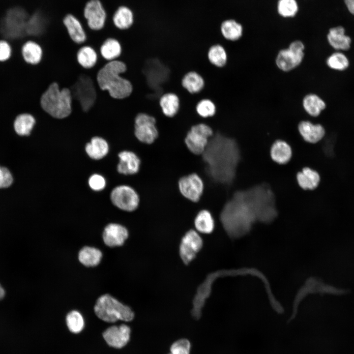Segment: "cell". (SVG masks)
Here are the masks:
<instances>
[{
	"label": "cell",
	"instance_id": "cell-42",
	"mask_svg": "<svg viewBox=\"0 0 354 354\" xmlns=\"http://www.w3.org/2000/svg\"><path fill=\"white\" fill-rule=\"evenodd\" d=\"M12 48L9 43L5 40H0V61L8 60L11 57Z\"/></svg>",
	"mask_w": 354,
	"mask_h": 354
},
{
	"label": "cell",
	"instance_id": "cell-44",
	"mask_svg": "<svg viewBox=\"0 0 354 354\" xmlns=\"http://www.w3.org/2000/svg\"><path fill=\"white\" fill-rule=\"evenodd\" d=\"M5 292L2 287L0 284V300L2 299L4 296Z\"/></svg>",
	"mask_w": 354,
	"mask_h": 354
},
{
	"label": "cell",
	"instance_id": "cell-18",
	"mask_svg": "<svg viewBox=\"0 0 354 354\" xmlns=\"http://www.w3.org/2000/svg\"><path fill=\"white\" fill-rule=\"evenodd\" d=\"M114 27L121 31L128 30L134 23V14L128 6L121 4L114 10L110 18Z\"/></svg>",
	"mask_w": 354,
	"mask_h": 354
},
{
	"label": "cell",
	"instance_id": "cell-4",
	"mask_svg": "<svg viewBox=\"0 0 354 354\" xmlns=\"http://www.w3.org/2000/svg\"><path fill=\"white\" fill-rule=\"evenodd\" d=\"M72 102L70 89L60 88L57 82L49 86L40 100L43 110L51 117L58 119L65 118L70 115Z\"/></svg>",
	"mask_w": 354,
	"mask_h": 354
},
{
	"label": "cell",
	"instance_id": "cell-14",
	"mask_svg": "<svg viewBox=\"0 0 354 354\" xmlns=\"http://www.w3.org/2000/svg\"><path fill=\"white\" fill-rule=\"evenodd\" d=\"M202 246L203 240L198 233L193 230L188 231L182 237L179 247L180 256L184 264H189Z\"/></svg>",
	"mask_w": 354,
	"mask_h": 354
},
{
	"label": "cell",
	"instance_id": "cell-2",
	"mask_svg": "<svg viewBox=\"0 0 354 354\" xmlns=\"http://www.w3.org/2000/svg\"><path fill=\"white\" fill-rule=\"evenodd\" d=\"M220 220L232 238H239L248 234L257 221L254 208L240 190L235 191L224 205Z\"/></svg>",
	"mask_w": 354,
	"mask_h": 354
},
{
	"label": "cell",
	"instance_id": "cell-40",
	"mask_svg": "<svg viewBox=\"0 0 354 354\" xmlns=\"http://www.w3.org/2000/svg\"><path fill=\"white\" fill-rule=\"evenodd\" d=\"M88 185L94 191H100L106 186V180L100 175L95 174L91 176L88 179Z\"/></svg>",
	"mask_w": 354,
	"mask_h": 354
},
{
	"label": "cell",
	"instance_id": "cell-34",
	"mask_svg": "<svg viewBox=\"0 0 354 354\" xmlns=\"http://www.w3.org/2000/svg\"><path fill=\"white\" fill-rule=\"evenodd\" d=\"M194 225L201 233H211L214 228V221L210 211L206 209L200 210L195 217Z\"/></svg>",
	"mask_w": 354,
	"mask_h": 354
},
{
	"label": "cell",
	"instance_id": "cell-20",
	"mask_svg": "<svg viewBox=\"0 0 354 354\" xmlns=\"http://www.w3.org/2000/svg\"><path fill=\"white\" fill-rule=\"evenodd\" d=\"M119 161L117 170L120 174L125 175L137 173L141 165V160L138 155L131 151L123 150L118 154Z\"/></svg>",
	"mask_w": 354,
	"mask_h": 354
},
{
	"label": "cell",
	"instance_id": "cell-24",
	"mask_svg": "<svg viewBox=\"0 0 354 354\" xmlns=\"http://www.w3.org/2000/svg\"><path fill=\"white\" fill-rule=\"evenodd\" d=\"M270 156L274 162L280 165H284L291 160L292 156V149L287 142L278 139L271 145Z\"/></svg>",
	"mask_w": 354,
	"mask_h": 354
},
{
	"label": "cell",
	"instance_id": "cell-12",
	"mask_svg": "<svg viewBox=\"0 0 354 354\" xmlns=\"http://www.w3.org/2000/svg\"><path fill=\"white\" fill-rule=\"evenodd\" d=\"M178 187L184 197L196 203L200 200L203 193L204 184L198 174L192 173L181 177L178 180Z\"/></svg>",
	"mask_w": 354,
	"mask_h": 354
},
{
	"label": "cell",
	"instance_id": "cell-35",
	"mask_svg": "<svg viewBox=\"0 0 354 354\" xmlns=\"http://www.w3.org/2000/svg\"><path fill=\"white\" fill-rule=\"evenodd\" d=\"M276 10L278 14L283 18H293L298 12V3L296 0H278Z\"/></svg>",
	"mask_w": 354,
	"mask_h": 354
},
{
	"label": "cell",
	"instance_id": "cell-31",
	"mask_svg": "<svg viewBox=\"0 0 354 354\" xmlns=\"http://www.w3.org/2000/svg\"><path fill=\"white\" fill-rule=\"evenodd\" d=\"M181 85L188 92L196 94L200 92L205 86L202 76L195 71H190L183 77Z\"/></svg>",
	"mask_w": 354,
	"mask_h": 354
},
{
	"label": "cell",
	"instance_id": "cell-33",
	"mask_svg": "<svg viewBox=\"0 0 354 354\" xmlns=\"http://www.w3.org/2000/svg\"><path fill=\"white\" fill-rule=\"evenodd\" d=\"M207 58L211 64L218 68L225 66L228 60L227 50L220 44H214L209 48Z\"/></svg>",
	"mask_w": 354,
	"mask_h": 354
},
{
	"label": "cell",
	"instance_id": "cell-16",
	"mask_svg": "<svg viewBox=\"0 0 354 354\" xmlns=\"http://www.w3.org/2000/svg\"><path fill=\"white\" fill-rule=\"evenodd\" d=\"M131 329L125 324L113 325L107 328L103 333V337L106 343L115 349L125 346L130 338Z\"/></svg>",
	"mask_w": 354,
	"mask_h": 354
},
{
	"label": "cell",
	"instance_id": "cell-9",
	"mask_svg": "<svg viewBox=\"0 0 354 354\" xmlns=\"http://www.w3.org/2000/svg\"><path fill=\"white\" fill-rule=\"evenodd\" d=\"M212 128L204 123L192 125L187 131L184 141L189 150L196 155L202 154L210 138L213 135Z\"/></svg>",
	"mask_w": 354,
	"mask_h": 354
},
{
	"label": "cell",
	"instance_id": "cell-30",
	"mask_svg": "<svg viewBox=\"0 0 354 354\" xmlns=\"http://www.w3.org/2000/svg\"><path fill=\"white\" fill-rule=\"evenodd\" d=\"M179 105V99L174 93H165L159 99V105L163 114L169 118H173L177 115Z\"/></svg>",
	"mask_w": 354,
	"mask_h": 354
},
{
	"label": "cell",
	"instance_id": "cell-6",
	"mask_svg": "<svg viewBox=\"0 0 354 354\" xmlns=\"http://www.w3.org/2000/svg\"><path fill=\"white\" fill-rule=\"evenodd\" d=\"M94 310L97 317L107 323H115L118 320L130 322L134 317V313L129 306L108 294L103 295L97 299Z\"/></svg>",
	"mask_w": 354,
	"mask_h": 354
},
{
	"label": "cell",
	"instance_id": "cell-3",
	"mask_svg": "<svg viewBox=\"0 0 354 354\" xmlns=\"http://www.w3.org/2000/svg\"><path fill=\"white\" fill-rule=\"evenodd\" d=\"M127 70L122 61L116 59L107 61L97 73L96 80L100 89L107 91L116 99H122L132 93L131 83L121 76Z\"/></svg>",
	"mask_w": 354,
	"mask_h": 354
},
{
	"label": "cell",
	"instance_id": "cell-21",
	"mask_svg": "<svg viewBox=\"0 0 354 354\" xmlns=\"http://www.w3.org/2000/svg\"><path fill=\"white\" fill-rule=\"evenodd\" d=\"M298 186L304 190H314L318 188L321 180L319 173L309 167L303 168L296 175Z\"/></svg>",
	"mask_w": 354,
	"mask_h": 354
},
{
	"label": "cell",
	"instance_id": "cell-15",
	"mask_svg": "<svg viewBox=\"0 0 354 354\" xmlns=\"http://www.w3.org/2000/svg\"><path fill=\"white\" fill-rule=\"evenodd\" d=\"M297 129L303 141L311 144L320 142L326 133L325 128L322 124L314 123L307 118L298 122Z\"/></svg>",
	"mask_w": 354,
	"mask_h": 354
},
{
	"label": "cell",
	"instance_id": "cell-7",
	"mask_svg": "<svg viewBox=\"0 0 354 354\" xmlns=\"http://www.w3.org/2000/svg\"><path fill=\"white\" fill-rule=\"evenodd\" d=\"M306 45L300 39L291 41L287 46L278 50L274 58V64L280 72L288 73L298 68L306 56Z\"/></svg>",
	"mask_w": 354,
	"mask_h": 354
},
{
	"label": "cell",
	"instance_id": "cell-11",
	"mask_svg": "<svg viewBox=\"0 0 354 354\" xmlns=\"http://www.w3.org/2000/svg\"><path fill=\"white\" fill-rule=\"evenodd\" d=\"M110 199L116 207L129 212L136 210L140 202L137 192L126 185H120L114 188L111 193Z\"/></svg>",
	"mask_w": 354,
	"mask_h": 354
},
{
	"label": "cell",
	"instance_id": "cell-41",
	"mask_svg": "<svg viewBox=\"0 0 354 354\" xmlns=\"http://www.w3.org/2000/svg\"><path fill=\"white\" fill-rule=\"evenodd\" d=\"M12 182L13 177L8 169L0 166V188L9 187Z\"/></svg>",
	"mask_w": 354,
	"mask_h": 354
},
{
	"label": "cell",
	"instance_id": "cell-36",
	"mask_svg": "<svg viewBox=\"0 0 354 354\" xmlns=\"http://www.w3.org/2000/svg\"><path fill=\"white\" fill-rule=\"evenodd\" d=\"M66 323L68 330L74 334L81 332L85 326L82 315L77 310L69 312L66 316Z\"/></svg>",
	"mask_w": 354,
	"mask_h": 354
},
{
	"label": "cell",
	"instance_id": "cell-43",
	"mask_svg": "<svg viewBox=\"0 0 354 354\" xmlns=\"http://www.w3.org/2000/svg\"><path fill=\"white\" fill-rule=\"evenodd\" d=\"M345 1L349 11L354 14V0H345Z\"/></svg>",
	"mask_w": 354,
	"mask_h": 354
},
{
	"label": "cell",
	"instance_id": "cell-23",
	"mask_svg": "<svg viewBox=\"0 0 354 354\" xmlns=\"http://www.w3.org/2000/svg\"><path fill=\"white\" fill-rule=\"evenodd\" d=\"M122 51V45L116 38L109 37L105 39L99 48L98 54L106 61L118 59Z\"/></svg>",
	"mask_w": 354,
	"mask_h": 354
},
{
	"label": "cell",
	"instance_id": "cell-13",
	"mask_svg": "<svg viewBox=\"0 0 354 354\" xmlns=\"http://www.w3.org/2000/svg\"><path fill=\"white\" fill-rule=\"evenodd\" d=\"M62 22L73 42L78 45L85 44L88 39L87 29L78 17L73 13H68L63 17Z\"/></svg>",
	"mask_w": 354,
	"mask_h": 354
},
{
	"label": "cell",
	"instance_id": "cell-5",
	"mask_svg": "<svg viewBox=\"0 0 354 354\" xmlns=\"http://www.w3.org/2000/svg\"><path fill=\"white\" fill-rule=\"evenodd\" d=\"M99 69L97 66L89 70L83 69L69 88L73 101L78 103L85 112H88L97 100L99 87L96 76Z\"/></svg>",
	"mask_w": 354,
	"mask_h": 354
},
{
	"label": "cell",
	"instance_id": "cell-22",
	"mask_svg": "<svg viewBox=\"0 0 354 354\" xmlns=\"http://www.w3.org/2000/svg\"><path fill=\"white\" fill-rule=\"evenodd\" d=\"M219 31L223 39L230 42H237L244 35L243 26L234 19L224 21L220 25Z\"/></svg>",
	"mask_w": 354,
	"mask_h": 354
},
{
	"label": "cell",
	"instance_id": "cell-19",
	"mask_svg": "<svg viewBox=\"0 0 354 354\" xmlns=\"http://www.w3.org/2000/svg\"><path fill=\"white\" fill-rule=\"evenodd\" d=\"M301 106L303 112L311 118H317L325 109L326 105L324 100L318 94L307 92L305 94L301 101Z\"/></svg>",
	"mask_w": 354,
	"mask_h": 354
},
{
	"label": "cell",
	"instance_id": "cell-17",
	"mask_svg": "<svg viewBox=\"0 0 354 354\" xmlns=\"http://www.w3.org/2000/svg\"><path fill=\"white\" fill-rule=\"evenodd\" d=\"M128 237V231L123 226L110 223L104 229L103 239L108 246L113 247L121 246Z\"/></svg>",
	"mask_w": 354,
	"mask_h": 354
},
{
	"label": "cell",
	"instance_id": "cell-39",
	"mask_svg": "<svg viewBox=\"0 0 354 354\" xmlns=\"http://www.w3.org/2000/svg\"><path fill=\"white\" fill-rule=\"evenodd\" d=\"M190 349L191 344L188 339H180L172 344L168 354H190Z\"/></svg>",
	"mask_w": 354,
	"mask_h": 354
},
{
	"label": "cell",
	"instance_id": "cell-27",
	"mask_svg": "<svg viewBox=\"0 0 354 354\" xmlns=\"http://www.w3.org/2000/svg\"><path fill=\"white\" fill-rule=\"evenodd\" d=\"M327 39L329 45L336 50L347 51L350 48L351 39L345 34L343 27L330 29L327 35Z\"/></svg>",
	"mask_w": 354,
	"mask_h": 354
},
{
	"label": "cell",
	"instance_id": "cell-29",
	"mask_svg": "<svg viewBox=\"0 0 354 354\" xmlns=\"http://www.w3.org/2000/svg\"><path fill=\"white\" fill-rule=\"evenodd\" d=\"M34 117L29 113H23L15 118L13 127L16 133L20 136H30L36 124Z\"/></svg>",
	"mask_w": 354,
	"mask_h": 354
},
{
	"label": "cell",
	"instance_id": "cell-37",
	"mask_svg": "<svg viewBox=\"0 0 354 354\" xmlns=\"http://www.w3.org/2000/svg\"><path fill=\"white\" fill-rule=\"evenodd\" d=\"M326 64L331 69L343 71L349 67V60L344 53L336 52L332 53L327 58Z\"/></svg>",
	"mask_w": 354,
	"mask_h": 354
},
{
	"label": "cell",
	"instance_id": "cell-32",
	"mask_svg": "<svg viewBox=\"0 0 354 354\" xmlns=\"http://www.w3.org/2000/svg\"><path fill=\"white\" fill-rule=\"evenodd\" d=\"M102 257L101 251L95 247L85 246L79 251L78 259L86 266L92 267L98 265Z\"/></svg>",
	"mask_w": 354,
	"mask_h": 354
},
{
	"label": "cell",
	"instance_id": "cell-25",
	"mask_svg": "<svg viewBox=\"0 0 354 354\" xmlns=\"http://www.w3.org/2000/svg\"><path fill=\"white\" fill-rule=\"evenodd\" d=\"M99 54L92 46L84 44L80 46L76 53V60L78 64L84 69L94 68L97 63Z\"/></svg>",
	"mask_w": 354,
	"mask_h": 354
},
{
	"label": "cell",
	"instance_id": "cell-10",
	"mask_svg": "<svg viewBox=\"0 0 354 354\" xmlns=\"http://www.w3.org/2000/svg\"><path fill=\"white\" fill-rule=\"evenodd\" d=\"M134 135L143 144H153L159 137L155 118L146 113H139L134 119Z\"/></svg>",
	"mask_w": 354,
	"mask_h": 354
},
{
	"label": "cell",
	"instance_id": "cell-8",
	"mask_svg": "<svg viewBox=\"0 0 354 354\" xmlns=\"http://www.w3.org/2000/svg\"><path fill=\"white\" fill-rule=\"evenodd\" d=\"M108 14L102 0H88L82 10V20L89 30L99 31L106 26Z\"/></svg>",
	"mask_w": 354,
	"mask_h": 354
},
{
	"label": "cell",
	"instance_id": "cell-45",
	"mask_svg": "<svg viewBox=\"0 0 354 354\" xmlns=\"http://www.w3.org/2000/svg\"><path fill=\"white\" fill-rule=\"evenodd\" d=\"M211 66H210V67H211ZM208 70H207V71H208ZM207 71H206V72H207Z\"/></svg>",
	"mask_w": 354,
	"mask_h": 354
},
{
	"label": "cell",
	"instance_id": "cell-38",
	"mask_svg": "<svg viewBox=\"0 0 354 354\" xmlns=\"http://www.w3.org/2000/svg\"><path fill=\"white\" fill-rule=\"evenodd\" d=\"M196 109L198 115L204 118L213 117L216 112L215 103L210 99L207 98L200 100L197 103Z\"/></svg>",
	"mask_w": 354,
	"mask_h": 354
},
{
	"label": "cell",
	"instance_id": "cell-28",
	"mask_svg": "<svg viewBox=\"0 0 354 354\" xmlns=\"http://www.w3.org/2000/svg\"><path fill=\"white\" fill-rule=\"evenodd\" d=\"M85 150L90 158L99 160L108 153L109 145L106 140L102 137L95 136L86 144Z\"/></svg>",
	"mask_w": 354,
	"mask_h": 354
},
{
	"label": "cell",
	"instance_id": "cell-26",
	"mask_svg": "<svg viewBox=\"0 0 354 354\" xmlns=\"http://www.w3.org/2000/svg\"><path fill=\"white\" fill-rule=\"evenodd\" d=\"M22 54L24 60L28 64L37 65L42 60L43 50L37 42L29 40L23 45Z\"/></svg>",
	"mask_w": 354,
	"mask_h": 354
},
{
	"label": "cell",
	"instance_id": "cell-1",
	"mask_svg": "<svg viewBox=\"0 0 354 354\" xmlns=\"http://www.w3.org/2000/svg\"><path fill=\"white\" fill-rule=\"evenodd\" d=\"M206 170L214 182L229 185L235 182L241 159L236 140L220 132H214L202 154Z\"/></svg>",
	"mask_w": 354,
	"mask_h": 354
}]
</instances>
